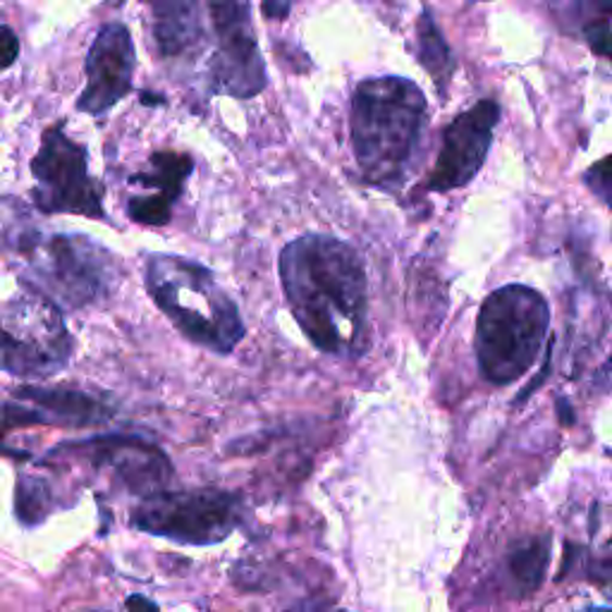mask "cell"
I'll return each mask as SVG.
<instances>
[{
  "instance_id": "1",
  "label": "cell",
  "mask_w": 612,
  "mask_h": 612,
  "mask_svg": "<svg viewBox=\"0 0 612 612\" xmlns=\"http://www.w3.org/2000/svg\"><path fill=\"white\" fill-rule=\"evenodd\" d=\"M280 285L297 326L319 352H369V283L359 251L330 235H302L280 251Z\"/></svg>"
},
{
  "instance_id": "2",
  "label": "cell",
  "mask_w": 612,
  "mask_h": 612,
  "mask_svg": "<svg viewBox=\"0 0 612 612\" xmlns=\"http://www.w3.org/2000/svg\"><path fill=\"white\" fill-rule=\"evenodd\" d=\"M428 125L424 91L407 77L364 79L352 96V147L369 185L398 187Z\"/></svg>"
},
{
  "instance_id": "3",
  "label": "cell",
  "mask_w": 612,
  "mask_h": 612,
  "mask_svg": "<svg viewBox=\"0 0 612 612\" xmlns=\"http://www.w3.org/2000/svg\"><path fill=\"white\" fill-rule=\"evenodd\" d=\"M143 283L153 304L195 345L230 354L245 340L247 326L235 299L201 263L175 254H151Z\"/></svg>"
},
{
  "instance_id": "4",
  "label": "cell",
  "mask_w": 612,
  "mask_h": 612,
  "mask_svg": "<svg viewBox=\"0 0 612 612\" xmlns=\"http://www.w3.org/2000/svg\"><path fill=\"white\" fill-rule=\"evenodd\" d=\"M550 330L546 297L529 285L490 292L476 319V362L488 383L510 386L541 357Z\"/></svg>"
},
{
  "instance_id": "5",
  "label": "cell",
  "mask_w": 612,
  "mask_h": 612,
  "mask_svg": "<svg viewBox=\"0 0 612 612\" xmlns=\"http://www.w3.org/2000/svg\"><path fill=\"white\" fill-rule=\"evenodd\" d=\"M242 500L221 488L155 490L132 512L135 529L179 546H215L242 520Z\"/></svg>"
},
{
  "instance_id": "6",
  "label": "cell",
  "mask_w": 612,
  "mask_h": 612,
  "mask_svg": "<svg viewBox=\"0 0 612 612\" xmlns=\"http://www.w3.org/2000/svg\"><path fill=\"white\" fill-rule=\"evenodd\" d=\"M70 354L72 338L51 299L20 295L0 302V369L46 378L65 369Z\"/></svg>"
},
{
  "instance_id": "7",
  "label": "cell",
  "mask_w": 612,
  "mask_h": 612,
  "mask_svg": "<svg viewBox=\"0 0 612 612\" xmlns=\"http://www.w3.org/2000/svg\"><path fill=\"white\" fill-rule=\"evenodd\" d=\"M34 201L46 213H79L105 218L103 187L89 175L87 149L72 141L63 125L43 132L41 149L34 155Z\"/></svg>"
},
{
  "instance_id": "8",
  "label": "cell",
  "mask_w": 612,
  "mask_h": 612,
  "mask_svg": "<svg viewBox=\"0 0 612 612\" xmlns=\"http://www.w3.org/2000/svg\"><path fill=\"white\" fill-rule=\"evenodd\" d=\"M215 55L209 75L211 89L235 99H251L266 89V67L257 43L251 12L245 0H207Z\"/></svg>"
},
{
  "instance_id": "9",
  "label": "cell",
  "mask_w": 612,
  "mask_h": 612,
  "mask_svg": "<svg viewBox=\"0 0 612 612\" xmlns=\"http://www.w3.org/2000/svg\"><path fill=\"white\" fill-rule=\"evenodd\" d=\"M36 275L48 295L77 309L111 295L117 280V263L89 237L58 235L48 242Z\"/></svg>"
},
{
  "instance_id": "10",
  "label": "cell",
  "mask_w": 612,
  "mask_h": 612,
  "mask_svg": "<svg viewBox=\"0 0 612 612\" xmlns=\"http://www.w3.org/2000/svg\"><path fill=\"white\" fill-rule=\"evenodd\" d=\"M500 120V103L486 99L458 115L442 132L438 161L426 179L430 191H452L470 185L486 163Z\"/></svg>"
},
{
  "instance_id": "11",
  "label": "cell",
  "mask_w": 612,
  "mask_h": 612,
  "mask_svg": "<svg viewBox=\"0 0 612 612\" xmlns=\"http://www.w3.org/2000/svg\"><path fill=\"white\" fill-rule=\"evenodd\" d=\"M135 43L125 24H105L87 55V87L77 108L82 113L103 115L132 91L135 75Z\"/></svg>"
},
{
  "instance_id": "12",
  "label": "cell",
  "mask_w": 612,
  "mask_h": 612,
  "mask_svg": "<svg viewBox=\"0 0 612 612\" xmlns=\"http://www.w3.org/2000/svg\"><path fill=\"white\" fill-rule=\"evenodd\" d=\"M191 171H195V159L191 155L179 151H155L149 161V171L135 177L151 195L129 199V218L141 225H165L171 221L173 203L183 195Z\"/></svg>"
},
{
  "instance_id": "13",
  "label": "cell",
  "mask_w": 612,
  "mask_h": 612,
  "mask_svg": "<svg viewBox=\"0 0 612 612\" xmlns=\"http://www.w3.org/2000/svg\"><path fill=\"white\" fill-rule=\"evenodd\" d=\"M20 400L27 407L10 416H20V424H63V426H96L111 419L113 410L105 402L65 388H20Z\"/></svg>"
},
{
  "instance_id": "14",
  "label": "cell",
  "mask_w": 612,
  "mask_h": 612,
  "mask_svg": "<svg viewBox=\"0 0 612 612\" xmlns=\"http://www.w3.org/2000/svg\"><path fill=\"white\" fill-rule=\"evenodd\" d=\"M153 36L165 60L195 55L207 41V0H151Z\"/></svg>"
},
{
  "instance_id": "15",
  "label": "cell",
  "mask_w": 612,
  "mask_h": 612,
  "mask_svg": "<svg viewBox=\"0 0 612 612\" xmlns=\"http://www.w3.org/2000/svg\"><path fill=\"white\" fill-rule=\"evenodd\" d=\"M550 15L567 34H579L591 51L610 58V0H546Z\"/></svg>"
},
{
  "instance_id": "16",
  "label": "cell",
  "mask_w": 612,
  "mask_h": 612,
  "mask_svg": "<svg viewBox=\"0 0 612 612\" xmlns=\"http://www.w3.org/2000/svg\"><path fill=\"white\" fill-rule=\"evenodd\" d=\"M550 562V541L546 536H529L514 544L508 555V577L512 596H532L541 586Z\"/></svg>"
},
{
  "instance_id": "17",
  "label": "cell",
  "mask_w": 612,
  "mask_h": 612,
  "mask_svg": "<svg viewBox=\"0 0 612 612\" xmlns=\"http://www.w3.org/2000/svg\"><path fill=\"white\" fill-rule=\"evenodd\" d=\"M416 34H419V63H422L430 75H434L436 84L440 87V82L450 79L452 70H454V60L428 10L422 17H419Z\"/></svg>"
},
{
  "instance_id": "18",
  "label": "cell",
  "mask_w": 612,
  "mask_h": 612,
  "mask_svg": "<svg viewBox=\"0 0 612 612\" xmlns=\"http://www.w3.org/2000/svg\"><path fill=\"white\" fill-rule=\"evenodd\" d=\"M15 512L22 524H41L51 512L48 484L36 476H20L15 488Z\"/></svg>"
},
{
  "instance_id": "19",
  "label": "cell",
  "mask_w": 612,
  "mask_h": 612,
  "mask_svg": "<svg viewBox=\"0 0 612 612\" xmlns=\"http://www.w3.org/2000/svg\"><path fill=\"white\" fill-rule=\"evenodd\" d=\"M608 165H610V159L598 161L584 175V183L589 185L596 191V195L603 199V203H610V173H608Z\"/></svg>"
},
{
  "instance_id": "20",
  "label": "cell",
  "mask_w": 612,
  "mask_h": 612,
  "mask_svg": "<svg viewBox=\"0 0 612 612\" xmlns=\"http://www.w3.org/2000/svg\"><path fill=\"white\" fill-rule=\"evenodd\" d=\"M20 55V39L10 27H0V70H8Z\"/></svg>"
},
{
  "instance_id": "21",
  "label": "cell",
  "mask_w": 612,
  "mask_h": 612,
  "mask_svg": "<svg viewBox=\"0 0 612 612\" xmlns=\"http://www.w3.org/2000/svg\"><path fill=\"white\" fill-rule=\"evenodd\" d=\"M292 10V0H263V15L271 20H285Z\"/></svg>"
},
{
  "instance_id": "22",
  "label": "cell",
  "mask_w": 612,
  "mask_h": 612,
  "mask_svg": "<svg viewBox=\"0 0 612 612\" xmlns=\"http://www.w3.org/2000/svg\"><path fill=\"white\" fill-rule=\"evenodd\" d=\"M127 610L129 612H159L155 603H151L149 598H143V596H129L127 598Z\"/></svg>"
},
{
  "instance_id": "23",
  "label": "cell",
  "mask_w": 612,
  "mask_h": 612,
  "mask_svg": "<svg viewBox=\"0 0 612 612\" xmlns=\"http://www.w3.org/2000/svg\"><path fill=\"white\" fill-rule=\"evenodd\" d=\"M283 612H345V610H338V608L326 605V603H302V605H295V608L283 610Z\"/></svg>"
},
{
  "instance_id": "24",
  "label": "cell",
  "mask_w": 612,
  "mask_h": 612,
  "mask_svg": "<svg viewBox=\"0 0 612 612\" xmlns=\"http://www.w3.org/2000/svg\"><path fill=\"white\" fill-rule=\"evenodd\" d=\"M584 612H610L608 608H589V610H584Z\"/></svg>"
}]
</instances>
